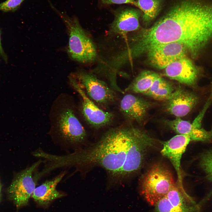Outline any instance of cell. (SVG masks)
<instances>
[{
	"label": "cell",
	"mask_w": 212,
	"mask_h": 212,
	"mask_svg": "<svg viewBox=\"0 0 212 212\" xmlns=\"http://www.w3.org/2000/svg\"><path fill=\"white\" fill-rule=\"evenodd\" d=\"M176 183L170 170L162 164L156 163L142 177L141 193L150 205L154 206Z\"/></svg>",
	"instance_id": "5b68a950"
},
{
	"label": "cell",
	"mask_w": 212,
	"mask_h": 212,
	"mask_svg": "<svg viewBox=\"0 0 212 212\" xmlns=\"http://www.w3.org/2000/svg\"><path fill=\"white\" fill-rule=\"evenodd\" d=\"M187 52L183 44L173 42L157 47L147 54L153 65L160 69H164L171 63L186 57Z\"/></svg>",
	"instance_id": "4fadbf2b"
},
{
	"label": "cell",
	"mask_w": 212,
	"mask_h": 212,
	"mask_svg": "<svg viewBox=\"0 0 212 212\" xmlns=\"http://www.w3.org/2000/svg\"><path fill=\"white\" fill-rule=\"evenodd\" d=\"M100 1L105 5L127 4H132L136 6V1L135 0H100Z\"/></svg>",
	"instance_id": "d4e9b609"
},
{
	"label": "cell",
	"mask_w": 212,
	"mask_h": 212,
	"mask_svg": "<svg viewBox=\"0 0 212 212\" xmlns=\"http://www.w3.org/2000/svg\"><path fill=\"white\" fill-rule=\"evenodd\" d=\"M71 75L82 87H84L86 94L91 99L104 105L114 101L115 96L113 90L94 74L80 72L74 75Z\"/></svg>",
	"instance_id": "9c48e42d"
},
{
	"label": "cell",
	"mask_w": 212,
	"mask_h": 212,
	"mask_svg": "<svg viewBox=\"0 0 212 212\" xmlns=\"http://www.w3.org/2000/svg\"><path fill=\"white\" fill-rule=\"evenodd\" d=\"M0 55L2 57L4 61L7 62V56L4 52L3 49L1 44V32L0 30Z\"/></svg>",
	"instance_id": "484cf974"
},
{
	"label": "cell",
	"mask_w": 212,
	"mask_h": 212,
	"mask_svg": "<svg viewBox=\"0 0 212 212\" xmlns=\"http://www.w3.org/2000/svg\"><path fill=\"white\" fill-rule=\"evenodd\" d=\"M160 0H137L136 6L143 13V18L146 24L148 23L157 15L160 8Z\"/></svg>",
	"instance_id": "44dd1931"
},
{
	"label": "cell",
	"mask_w": 212,
	"mask_h": 212,
	"mask_svg": "<svg viewBox=\"0 0 212 212\" xmlns=\"http://www.w3.org/2000/svg\"><path fill=\"white\" fill-rule=\"evenodd\" d=\"M194 204L192 198L176 183L154 206V212H194Z\"/></svg>",
	"instance_id": "8fae6325"
},
{
	"label": "cell",
	"mask_w": 212,
	"mask_h": 212,
	"mask_svg": "<svg viewBox=\"0 0 212 212\" xmlns=\"http://www.w3.org/2000/svg\"><path fill=\"white\" fill-rule=\"evenodd\" d=\"M211 92V94L210 96H209V98L206 103L205 105L203 108V109L200 112L198 116L195 118L192 123V125L196 127L200 128L201 127V122L205 113L212 101V88Z\"/></svg>",
	"instance_id": "cb8c5ba5"
},
{
	"label": "cell",
	"mask_w": 212,
	"mask_h": 212,
	"mask_svg": "<svg viewBox=\"0 0 212 212\" xmlns=\"http://www.w3.org/2000/svg\"><path fill=\"white\" fill-rule=\"evenodd\" d=\"M140 129L123 126L109 129L96 143L80 148L65 155H53L52 163L55 169L73 168L85 174L96 167L105 169L113 180L121 168L127 152Z\"/></svg>",
	"instance_id": "7a4b0ae2"
},
{
	"label": "cell",
	"mask_w": 212,
	"mask_h": 212,
	"mask_svg": "<svg viewBox=\"0 0 212 212\" xmlns=\"http://www.w3.org/2000/svg\"><path fill=\"white\" fill-rule=\"evenodd\" d=\"M164 69L167 77L191 86L196 85L199 74L198 69L186 57L171 63Z\"/></svg>",
	"instance_id": "5bb4252c"
},
{
	"label": "cell",
	"mask_w": 212,
	"mask_h": 212,
	"mask_svg": "<svg viewBox=\"0 0 212 212\" xmlns=\"http://www.w3.org/2000/svg\"><path fill=\"white\" fill-rule=\"evenodd\" d=\"M67 173L66 170L63 171L36 187L32 196L35 201L40 206H47L53 200L64 196V193L57 190L56 187Z\"/></svg>",
	"instance_id": "e0dca14e"
},
{
	"label": "cell",
	"mask_w": 212,
	"mask_h": 212,
	"mask_svg": "<svg viewBox=\"0 0 212 212\" xmlns=\"http://www.w3.org/2000/svg\"><path fill=\"white\" fill-rule=\"evenodd\" d=\"M159 76L152 71H143L125 89V91L143 94L148 90L154 80Z\"/></svg>",
	"instance_id": "d6986e66"
},
{
	"label": "cell",
	"mask_w": 212,
	"mask_h": 212,
	"mask_svg": "<svg viewBox=\"0 0 212 212\" xmlns=\"http://www.w3.org/2000/svg\"><path fill=\"white\" fill-rule=\"evenodd\" d=\"M42 162L41 159L18 173L8 190L9 195L17 207L27 205L35 190L36 182L33 174Z\"/></svg>",
	"instance_id": "52a82bcc"
},
{
	"label": "cell",
	"mask_w": 212,
	"mask_h": 212,
	"mask_svg": "<svg viewBox=\"0 0 212 212\" xmlns=\"http://www.w3.org/2000/svg\"><path fill=\"white\" fill-rule=\"evenodd\" d=\"M52 9L62 19L69 35L67 52L74 60L82 63L94 61L97 56L95 46L82 28L75 16L70 17L65 12H61L52 5Z\"/></svg>",
	"instance_id": "277c9868"
},
{
	"label": "cell",
	"mask_w": 212,
	"mask_h": 212,
	"mask_svg": "<svg viewBox=\"0 0 212 212\" xmlns=\"http://www.w3.org/2000/svg\"><path fill=\"white\" fill-rule=\"evenodd\" d=\"M69 79L70 84L82 98L81 112L87 122L96 128L110 123L113 119V114L99 108L87 96L83 88L73 76L71 75Z\"/></svg>",
	"instance_id": "ba28073f"
},
{
	"label": "cell",
	"mask_w": 212,
	"mask_h": 212,
	"mask_svg": "<svg viewBox=\"0 0 212 212\" xmlns=\"http://www.w3.org/2000/svg\"><path fill=\"white\" fill-rule=\"evenodd\" d=\"M152 105L148 101L131 94H127L122 99L120 110L125 117L140 123L145 118Z\"/></svg>",
	"instance_id": "9a60e30c"
},
{
	"label": "cell",
	"mask_w": 212,
	"mask_h": 212,
	"mask_svg": "<svg viewBox=\"0 0 212 212\" xmlns=\"http://www.w3.org/2000/svg\"><path fill=\"white\" fill-rule=\"evenodd\" d=\"M1 183H0V198H1Z\"/></svg>",
	"instance_id": "4316f807"
},
{
	"label": "cell",
	"mask_w": 212,
	"mask_h": 212,
	"mask_svg": "<svg viewBox=\"0 0 212 212\" xmlns=\"http://www.w3.org/2000/svg\"><path fill=\"white\" fill-rule=\"evenodd\" d=\"M25 0H6L0 3V11L4 12H14L20 7Z\"/></svg>",
	"instance_id": "603a6c76"
},
{
	"label": "cell",
	"mask_w": 212,
	"mask_h": 212,
	"mask_svg": "<svg viewBox=\"0 0 212 212\" xmlns=\"http://www.w3.org/2000/svg\"><path fill=\"white\" fill-rule=\"evenodd\" d=\"M72 101L68 94L61 93L54 101L49 114V135L54 144L66 151L80 148L86 137Z\"/></svg>",
	"instance_id": "3957f363"
},
{
	"label": "cell",
	"mask_w": 212,
	"mask_h": 212,
	"mask_svg": "<svg viewBox=\"0 0 212 212\" xmlns=\"http://www.w3.org/2000/svg\"><path fill=\"white\" fill-rule=\"evenodd\" d=\"M155 140L142 130L132 142L127 152L124 163L112 181L122 182L141 167L148 148Z\"/></svg>",
	"instance_id": "8992f818"
},
{
	"label": "cell",
	"mask_w": 212,
	"mask_h": 212,
	"mask_svg": "<svg viewBox=\"0 0 212 212\" xmlns=\"http://www.w3.org/2000/svg\"><path fill=\"white\" fill-rule=\"evenodd\" d=\"M191 141L188 135L178 134L163 143L161 151L162 154L171 162L176 171L177 180L176 183L180 189L185 191L183 185V173L180 164L183 154Z\"/></svg>",
	"instance_id": "30bf717a"
},
{
	"label": "cell",
	"mask_w": 212,
	"mask_h": 212,
	"mask_svg": "<svg viewBox=\"0 0 212 212\" xmlns=\"http://www.w3.org/2000/svg\"><path fill=\"white\" fill-rule=\"evenodd\" d=\"M173 85L159 76L143 94L159 100H166L174 91Z\"/></svg>",
	"instance_id": "ffe728a7"
},
{
	"label": "cell",
	"mask_w": 212,
	"mask_h": 212,
	"mask_svg": "<svg viewBox=\"0 0 212 212\" xmlns=\"http://www.w3.org/2000/svg\"><path fill=\"white\" fill-rule=\"evenodd\" d=\"M199 101L196 93L179 87L165 101L164 107L168 113L180 118L189 113Z\"/></svg>",
	"instance_id": "7c38bea8"
},
{
	"label": "cell",
	"mask_w": 212,
	"mask_h": 212,
	"mask_svg": "<svg viewBox=\"0 0 212 212\" xmlns=\"http://www.w3.org/2000/svg\"><path fill=\"white\" fill-rule=\"evenodd\" d=\"M200 165L207 178L212 181V149L202 155L200 159Z\"/></svg>",
	"instance_id": "7402d4cb"
},
{
	"label": "cell",
	"mask_w": 212,
	"mask_h": 212,
	"mask_svg": "<svg viewBox=\"0 0 212 212\" xmlns=\"http://www.w3.org/2000/svg\"><path fill=\"white\" fill-rule=\"evenodd\" d=\"M164 122L178 134L189 136L191 141H206L212 138V129L208 131L201 127L196 128L192 123L180 117H177L172 120H167Z\"/></svg>",
	"instance_id": "ac0fdd59"
},
{
	"label": "cell",
	"mask_w": 212,
	"mask_h": 212,
	"mask_svg": "<svg viewBox=\"0 0 212 212\" xmlns=\"http://www.w3.org/2000/svg\"><path fill=\"white\" fill-rule=\"evenodd\" d=\"M132 38L130 49L135 57L157 47L178 42L196 58L212 39V3L184 0L151 27Z\"/></svg>",
	"instance_id": "6da1fadb"
},
{
	"label": "cell",
	"mask_w": 212,
	"mask_h": 212,
	"mask_svg": "<svg viewBox=\"0 0 212 212\" xmlns=\"http://www.w3.org/2000/svg\"><path fill=\"white\" fill-rule=\"evenodd\" d=\"M114 15V20L110 25L111 32L123 34L139 28V11L134 9L123 8L115 11Z\"/></svg>",
	"instance_id": "2e32d148"
}]
</instances>
